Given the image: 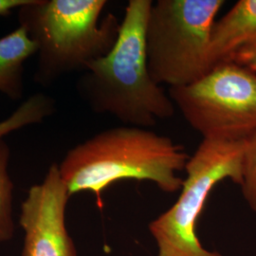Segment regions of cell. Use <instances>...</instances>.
I'll return each instance as SVG.
<instances>
[{"instance_id": "obj_1", "label": "cell", "mask_w": 256, "mask_h": 256, "mask_svg": "<svg viewBox=\"0 0 256 256\" xmlns=\"http://www.w3.org/2000/svg\"><path fill=\"white\" fill-rule=\"evenodd\" d=\"M152 5V0L128 1L113 48L88 64L76 84L92 111L110 114L130 126L151 128L176 112L148 68L146 27Z\"/></svg>"}, {"instance_id": "obj_2", "label": "cell", "mask_w": 256, "mask_h": 256, "mask_svg": "<svg viewBox=\"0 0 256 256\" xmlns=\"http://www.w3.org/2000/svg\"><path fill=\"white\" fill-rule=\"evenodd\" d=\"M190 156L171 138L146 128L119 126L102 131L70 149L59 164L70 194L92 192L102 208V194L120 180H149L165 192L182 190L178 173Z\"/></svg>"}, {"instance_id": "obj_3", "label": "cell", "mask_w": 256, "mask_h": 256, "mask_svg": "<svg viewBox=\"0 0 256 256\" xmlns=\"http://www.w3.org/2000/svg\"><path fill=\"white\" fill-rule=\"evenodd\" d=\"M106 0H32L18 10L19 26L36 44L34 82L48 86L66 74L84 72L108 54L119 36L120 23L100 16Z\"/></svg>"}, {"instance_id": "obj_4", "label": "cell", "mask_w": 256, "mask_h": 256, "mask_svg": "<svg viewBox=\"0 0 256 256\" xmlns=\"http://www.w3.org/2000/svg\"><path fill=\"white\" fill-rule=\"evenodd\" d=\"M223 0H158L146 27L149 72L158 84L187 86L209 72L210 32Z\"/></svg>"}, {"instance_id": "obj_5", "label": "cell", "mask_w": 256, "mask_h": 256, "mask_svg": "<svg viewBox=\"0 0 256 256\" xmlns=\"http://www.w3.org/2000/svg\"><path fill=\"white\" fill-rule=\"evenodd\" d=\"M248 140H202L185 166L187 176L178 198L149 224L158 256H222L202 246L196 225L218 183L230 178L241 185Z\"/></svg>"}, {"instance_id": "obj_6", "label": "cell", "mask_w": 256, "mask_h": 256, "mask_svg": "<svg viewBox=\"0 0 256 256\" xmlns=\"http://www.w3.org/2000/svg\"><path fill=\"white\" fill-rule=\"evenodd\" d=\"M168 95L203 140L239 142L256 133V74L230 61Z\"/></svg>"}, {"instance_id": "obj_7", "label": "cell", "mask_w": 256, "mask_h": 256, "mask_svg": "<svg viewBox=\"0 0 256 256\" xmlns=\"http://www.w3.org/2000/svg\"><path fill=\"white\" fill-rule=\"evenodd\" d=\"M70 196L59 164H52L43 182L28 190L21 205L19 223L25 232L22 256H77L64 222Z\"/></svg>"}, {"instance_id": "obj_8", "label": "cell", "mask_w": 256, "mask_h": 256, "mask_svg": "<svg viewBox=\"0 0 256 256\" xmlns=\"http://www.w3.org/2000/svg\"><path fill=\"white\" fill-rule=\"evenodd\" d=\"M256 43V0H240L210 32L208 48L209 72L230 62L241 50Z\"/></svg>"}, {"instance_id": "obj_9", "label": "cell", "mask_w": 256, "mask_h": 256, "mask_svg": "<svg viewBox=\"0 0 256 256\" xmlns=\"http://www.w3.org/2000/svg\"><path fill=\"white\" fill-rule=\"evenodd\" d=\"M37 54L36 44L19 26L0 38V93L12 101L24 95V64Z\"/></svg>"}, {"instance_id": "obj_10", "label": "cell", "mask_w": 256, "mask_h": 256, "mask_svg": "<svg viewBox=\"0 0 256 256\" xmlns=\"http://www.w3.org/2000/svg\"><path fill=\"white\" fill-rule=\"evenodd\" d=\"M55 111V101L44 93H36L23 102L8 118L0 122V140L32 124H40Z\"/></svg>"}, {"instance_id": "obj_11", "label": "cell", "mask_w": 256, "mask_h": 256, "mask_svg": "<svg viewBox=\"0 0 256 256\" xmlns=\"http://www.w3.org/2000/svg\"><path fill=\"white\" fill-rule=\"evenodd\" d=\"M10 154L8 144L0 140V242L12 238L14 229L12 216L14 183L8 172Z\"/></svg>"}, {"instance_id": "obj_12", "label": "cell", "mask_w": 256, "mask_h": 256, "mask_svg": "<svg viewBox=\"0 0 256 256\" xmlns=\"http://www.w3.org/2000/svg\"><path fill=\"white\" fill-rule=\"evenodd\" d=\"M240 186L248 205L256 212V133L248 140Z\"/></svg>"}, {"instance_id": "obj_13", "label": "cell", "mask_w": 256, "mask_h": 256, "mask_svg": "<svg viewBox=\"0 0 256 256\" xmlns=\"http://www.w3.org/2000/svg\"><path fill=\"white\" fill-rule=\"evenodd\" d=\"M232 61L247 66L256 74V43L241 50Z\"/></svg>"}, {"instance_id": "obj_14", "label": "cell", "mask_w": 256, "mask_h": 256, "mask_svg": "<svg viewBox=\"0 0 256 256\" xmlns=\"http://www.w3.org/2000/svg\"><path fill=\"white\" fill-rule=\"evenodd\" d=\"M32 0H0V16H7L12 10L28 4Z\"/></svg>"}]
</instances>
